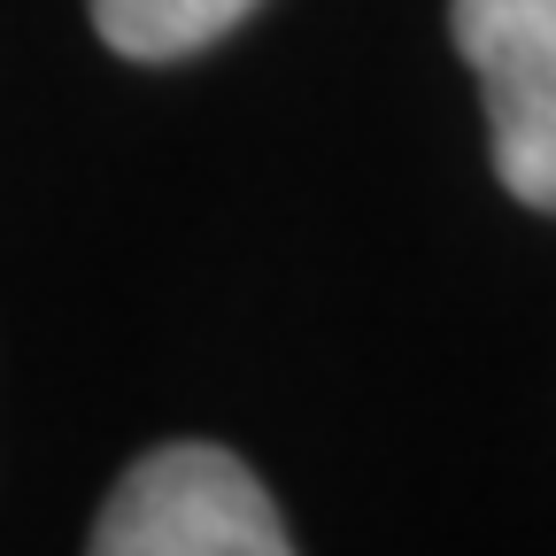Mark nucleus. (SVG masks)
<instances>
[{"label": "nucleus", "instance_id": "1", "mask_svg": "<svg viewBox=\"0 0 556 556\" xmlns=\"http://www.w3.org/2000/svg\"><path fill=\"white\" fill-rule=\"evenodd\" d=\"M101 556H278L294 548L278 503L232 448L170 441L148 448L93 518Z\"/></svg>", "mask_w": 556, "mask_h": 556}, {"label": "nucleus", "instance_id": "2", "mask_svg": "<svg viewBox=\"0 0 556 556\" xmlns=\"http://www.w3.org/2000/svg\"><path fill=\"white\" fill-rule=\"evenodd\" d=\"M448 31L486 101L495 178L556 217V0H448Z\"/></svg>", "mask_w": 556, "mask_h": 556}, {"label": "nucleus", "instance_id": "3", "mask_svg": "<svg viewBox=\"0 0 556 556\" xmlns=\"http://www.w3.org/2000/svg\"><path fill=\"white\" fill-rule=\"evenodd\" d=\"M255 0H93V31L131 62H178L225 39Z\"/></svg>", "mask_w": 556, "mask_h": 556}]
</instances>
